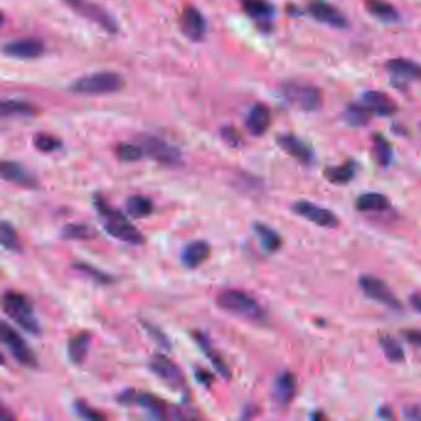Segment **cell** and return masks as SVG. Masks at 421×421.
<instances>
[{"label":"cell","mask_w":421,"mask_h":421,"mask_svg":"<svg viewBox=\"0 0 421 421\" xmlns=\"http://www.w3.org/2000/svg\"><path fill=\"white\" fill-rule=\"evenodd\" d=\"M210 252H212V249L208 242L203 240H196V241L190 242L184 247L182 255H181V260H182L184 267L190 269H198L208 260Z\"/></svg>","instance_id":"21"},{"label":"cell","mask_w":421,"mask_h":421,"mask_svg":"<svg viewBox=\"0 0 421 421\" xmlns=\"http://www.w3.org/2000/svg\"><path fill=\"white\" fill-rule=\"evenodd\" d=\"M140 146L142 147L144 152L151 159L157 161L159 163L168 167H177L182 165V153L178 150L177 147L172 146L171 144L166 142L165 140L145 135L140 137Z\"/></svg>","instance_id":"6"},{"label":"cell","mask_w":421,"mask_h":421,"mask_svg":"<svg viewBox=\"0 0 421 421\" xmlns=\"http://www.w3.org/2000/svg\"><path fill=\"white\" fill-rule=\"evenodd\" d=\"M150 369L159 379H162L173 389H181L184 385V376L182 369L162 354H155L150 360Z\"/></svg>","instance_id":"11"},{"label":"cell","mask_w":421,"mask_h":421,"mask_svg":"<svg viewBox=\"0 0 421 421\" xmlns=\"http://www.w3.org/2000/svg\"><path fill=\"white\" fill-rule=\"evenodd\" d=\"M373 153L376 161L382 167H388L393 159V148L391 142L385 139L382 134L373 136Z\"/></svg>","instance_id":"33"},{"label":"cell","mask_w":421,"mask_h":421,"mask_svg":"<svg viewBox=\"0 0 421 421\" xmlns=\"http://www.w3.org/2000/svg\"><path fill=\"white\" fill-rule=\"evenodd\" d=\"M193 337H194V341L196 342V345L201 348L204 354L208 357L214 368L219 372L220 376L224 377V378H229L230 377L229 367L226 366L225 361L223 360V357L215 351V348H213V345H212V342L209 340L208 336L203 334L202 331H196L193 334Z\"/></svg>","instance_id":"24"},{"label":"cell","mask_w":421,"mask_h":421,"mask_svg":"<svg viewBox=\"0 0 421 421\" xmlns=\"http://www.w3.org/2000/svg\"><path fill=\"white\" fill-rule=\"evenodd\" d=\"M216 304L221 310L250 321L261 323L266 320V312L262 306L256 298L244 291H224L216 297Z\"/></svg>","instance_id":"2"},{"label":"cell","mask_w":421,"mask_h":421,"mask_svg":"<svg viewBox=\"0 0 421 421\" xmlns=\"http://www.w3.org/2000/svg\"><path fill=\"white\" fill-rule=\"evenodd\" d=\"M126 210L130 216L142 219L153 213V203L145 196H131L126 201Z\"/></svg>","instance_id":"31"},{"label":"cell","mask_w":421,"mask_h":421,"mask_svg":"<svg viewBox=\"0 0 421 421\" xmlns=\"http://www.w3.org/2000/svg\"><path fill=\"white\" fill-rule=\"evenodd\" d=\"M297 391V378L293 373L283 372L275 379L273 387V398L275 403L287 407L293 400Z\"/></svg>","instance_id":"23"},{"label":"cell","mask_w":421,"mask_h":421,"mask_svg":"<svg viewBox=\"0 0 421 421\" xmlns=\"http://www.w3.org/2000/svg\"><path fill=\"white\" fill-rule=\"evenodd\" d=\"M63 1L80 14L83 18L98 24L100 27H103L110 34H116L119 30L115 19L113 18L109 12H106L103 8L94 4L92 1H88V0H63Z\"/></svg>","instance_id":"9"},{"label":"cell","mask_w":421,"mask_h":421,"mask_svg":"<svg viewBox=\"0 0 421 421\" xmlns=\"http://www.w3.org/2000/svg\"><path fill=\"white\" fill-rule=\"evenodd\" d=\"M0 335H1V341L9 350L14 360L20 363L21 366L29 367V368L37 367L36 354H34V351L29 348V345L26 343L24 339L5 321L1 323Z\"/></svg>","instance_id":"7"},{"label":"cell","mask_w":421,"mask_h":421,"mask_svg":"<svg viewBox=\"0 0 421 421\" xmlns=\"http://www.w3.org/2000/svg\"><path fill=\"white\" fill-rule=\"evenodd\" d=\"M125 80L115 72H97L88 74L76 80L71 86V92L83 95H103L120 92Z\"/></svg>","instance_id":"4"},{"label":"cell","mask_w":421,"mask_h":421,"mask_svg":"<svg viewBox=\"0 0 421 421\" xmlns=\"http://www.w3.org/2000/svg\"><path fill=\"white\" fill-rule=\"evenodd\" d=\"M145 329L148 331V334L152 336L153 339H155V340L157 341V343H159L162 348H171V342L168 340V337H167L162 331H159L157 328H155V326L150 325V323H145Z\"/></svg>","instance_id":"42"},{"label":"cell","mask_w":421,"mask_h":421,"mask_svg":"<svg viewBox=\"0 0 421 421\" xmlns=\"http://www.w3.org/2000/svg\"><path fill=\"white\" fill-rule=\"evenodd\" d=\"M360 288L368 298L378 301L383 306L391 309H400L402 303L398 299L396 294L391 292V288L385 284V281L379 280L373 275H362L359 281Z\"/></svg>","instance_id":"10"},{"label":"cell","mask_w":421,"mask_h":421,"mask_svg":"<svg viewBox=\"0 0 421 421\" xmlns=\"http://www.w3.org/2000/svg\"><path fill=\"white\" fill-rule=\"evenodd\" d=\"M294 213L310 221L312 224L326 229L337 227L340 221L335 214L329 209L319 207L315 203L298 201L293 204Z\"/></svg>","instance_id":"12"},{"label":"cell","mask_w":421,"mask_h":421,"mask_svg":"<svg viewBox=\"0 0 421 421\" xmlns=\"http://www.w3.org/2000/svg\"><path fill=\"white\" fill-rule=\"evenodd\" d=\"M1 177L9 183L15 184L27 190H35L38 187L36 177L27 171L24 166L12 162V161H3L1 167Z\"/></svg>","instance_id":"15"},{"label":"cell","mask_w":421,"mask_h":421,"mask_svg":"<svg viewBox=\"0 0 421 421\" xmlns=\"http://www.w3.org/2000/svg\"><path fill=\"white\" fill-rule=\"evenodd\" d=\"M362 103L376 115L391 116L398 111L396 100L387 93L379 91H368L362 95Z\"/></svg>","instance_id":"18"},{"label":"cell","mask_w":421,"mask_h":421,"mask_svg":"<svg viewBox=\"0 0 421 421\" xmlns=\"http://www.w3.org/2000/svg\"><path fill=\"white\" fill-rule=\"evenodd\" d=\"M411 304L413 306L416 308L418 312H421V295L420 294H414V295H411Z\"/></svg>","instance_id":"46"},{"label":"cell","mask_w":421,"mask_h":421,"mask_svg":"<svg viewBox=\"0 0 421 421\" xmlns=\"http://www.w3.org/2000/svg\"><path fill=\"white\" fill-rule=\"evenodd\" d=\"M34 146L40 152L51 153L58 151L62 147L61 141L47 134H37L34 137Z\"/></svg>","instance_id":"38"},{"label":"cell","mask_w":421,"mask_h":421,"mask_svg":"<svg viewBox=\"0 0 421 421\" xmlns=\"http://www.w3.org/2000/svg\"><path fill=\"white\" fill-rule=\"evenodd\" d=\"M379 416L380 418H383V419H393L394 418V413H393V410L391 408H382V409L379 410Z\"/></svg>","instance_id":"47"},{"label":"cell","mask_w":421,"mask_h":421,"mask_svg":"<svg viewBox=\"0 0 421 421\" xmlns=\"http://www.w3.org/2000/svg\"><path fill=\"white\" fill-rule=\"evenodd\" d=\"M404 336H405V339L410 343L416 345L418 348H421V331H419V330H409V331L404 332Z\"/></svg>","instance_id":"44"},{"label":"cell","mask_w":421,"mask_h":421,"mask_svg":"<svg viewBox=\"0 0 421 421\" xmlns=\"http://www.w3.org/2000/svg\"><path fill=\"white\" fill-rule=\"evenodd\" d=\"M0 240H1V246L5 250L15 252V253L23 252V244H21V240L19 238L18 232L14 229V226L8 221H1Z\"/></svg>","instance_id":"32"},{"label":"cell","mask_w":421,"mask_h":421,"mask_svg":"<svg viewBox=\"0 0 421 421\" xmlns=\"http://www.w3.org/2000/svg\"><path fill=\"white\" fill-rule=\"evenodd\" d=\"M3 52L12 58L34 60L43 55L45 45L35 38H23L4 45Z\"/></svg>","instance_id":"17"},{"label":"cell","mask_w":421,"mask_h":421,"mask_svg":"<svg viewBox=\"0 0 421 421\" xmlns=\"http://www.w3.org/2000/svg\"><path fill=\"white\" fill-rule=\"evenodd\" d=\"M116 400L122 405H137L142 409L146 410L147 413L155 419L168 418V409L163 400L150 393H140L134 389H126L117 396Z\"/></svg>","instance_id":"8"},{"label":"cell","mask_w":421,"mask_h":421,"mask_svg":"<svg viewBox=\"0 0 421 421\" xmlns=\"http://www.w3.org/2000/svg\"><path fill=\"white\" fill-rule=\"evenodd\" d=\"M272 122L271 110L263 103H256L251 108L249 115L246 117V128L253 136H262L269 130Z\"/></svg>","instance_id":"20"},{"label":"cell","mask_w":421,"mask_h":421,"mask_svg":"<svg viewBox=\"0 0 421 421\" xmlns=\"http://www.w3.org/2000/svg\"><path fill=\"white\" fill-rule=\"evenodd\" d=\"M179 27L192 41H202L207 32L205 19L194 6H187L181 12Z\"/></svg>","instance_id":"13"},{"label":"cell","mask_w":421,"mask_h":421,"mask_svg":"<svg viewBox=\"0 0 421 421\" xmlns=\"http://www.w3.org/2000/svg\"><path fill=\"white\" fill-rule=\"evenodd\" d=\"M403 414L409 420H421V405H407Z\"/></svg>","instance_id":"43"},{"label":"cell","mask_w":421,"mask_h":421,"mask_svg":"<svg viewBox=\"0 0 421 421\" xmlns=\"http://www.w3.org/2000/svg\"><path fill=\"white\" fill-rule=\"evenodd\" d=\"M385 69L402 82L421 80V66L408 58H391L385 63Z\"/></svg>","instance_id":"19"},{"label":"cell","mask_w":421,"mask_h":421,"mask_svg":"<svg viewBox=\"0 0 421 421\" xmlns=\"http://www.w3.org/2000/svg\"><path fill=\"white\" fill-rule=\"evenodd\" d=\"M359 171V165L354 161H348L345 163L335 167H328L323 171V176L330 183L336 185H345L354 179L356 173Z\"/></svg>","instance_id":"26"},{"label":"cell","mask_w":421,"mask_h":421,"mask_svg":"<svg viewBox=\"0 0 421 421\" xmlns=\"http://www.w3.org/2000/svg\"><path fill=\"white\" fill-rule=\"evenodd\" d=\"M37 109L32 104L21 100H3L0 105V114L3 117L6 116H34Z\"/></svg>","instance_id":"34"},{"label":"cell","mask_w":421,"mask_h":421,"mask_svg":"<svg viewBox=\"0 0 421 421\" xmlns=\"http://www.w3.org/2000/svg\"><path fill=\"white\" fill-rule=\"evenodd\" d=\"M3 310L14 323L31 335H38L40 323L30 300L24 294L8 291L3 295Z\"/></svg>","instance_id":"3"},{"label":"cell","mask_w":421,"mask_h":421,"mask_svg":"<svg viewBox=\"0 0 421 421\" xmlns=\"http://www.w3.org/2000/svg\"><path fill=\"white\" fill-rule=\"evenodd\" d=\"M74 269H77L80 273L89 277L91 280L97 282L99 284H111L114 282V278L111 275L105 273L103 271L92 266L91 263L74 262Z\"/></svg>","instance_id":"37"},{"label":"cell","mask_w":421,"mask_h":421,"mask_svg":"<svg viewBox=\"0 0 421 421\" xmlns=\"http://www.w3.org/2000/svg\"><path fill=\"white\" fill-rule=\"evenodd\" d=\"M221 137L229 146L238 147L241 145V136L234 128H224L221 130Z\"/></svg>","instance_id":"41"},{"label":"cell","mask_w":421,"mask_h":421,"mask_svg":"<svg viewBox=\"0 0 421 421\" xmlns=\"http://www.w3.org/2000/svg\"><path fill=\"white\" fill-rule=\"evenodd\" d=\"M389 199L380 193H365L356 201V208L362 213H379L389 209Z\"/></svg>","instance_id":"27"},{"label":"cell","mask_w":421,"mask_h":421,"mask_svg":"<svg viewBox=\"0 0 421 421\" xmlns=\"http://www.w3.org/2000/svg\"><path fill=\"white\" fill-rule=\"evenodd\" d=\"M373 113L363 103H351L343 111V119L350 126L361 128L371 122Z\"/></svg>","instance_id":"30"},{"label":"cell","mask_w":421,"mask_h":421,"mask_svg":"<svg viewBox=\"0 0 421 421\" xmlns=\"http://www.w3.org/2000/svg\"><path fill=\"white\" fill-rule=\"evenodd\" d=\"M365 6L373 18L385 24H396L400 20L397 9L385 0H366Z\"/></svg>","instance_id":"25"},{"label":"cell","mask_w":421,"mask_h":421,"mask_svg":"<svg viewBox=\"0 0 421 421\" xmlns=\"http://www.w3.org/2000/svg\"><path fill=\"white\" fill-rule=\"evenodd\" d=\"M91 343V334L80 332L68 341V357L74 365H82L88 354Z\"/></svg>","instance_id":"28"},{"label":"cell","mask_w":421,"mask_h":421,"mask_svg":"<svg viewBox=\"0 0 421 421\" xmlns=\"http://www.w3.org/2000/svg\"><path fill=\"white\" fill-rule=\"evenodd\" d=\"M379 345L383 350L387 360L393 363L403 362L404 350L396 339H393L391 336L382 335L379 337Z\"/></svg>","instance_id":"35"},{"label":"cell","mask_w":421,"mask_h":421,"mask_svg":"<svg viewBox=\"0 0 421 421\" xmlns=\"http://www.w3.org/2000/svg\"><path fill=\"white\" fill-rule=\"evenodd\" d=\"M93 203L103 220L105 231L108 232L111 238L134 246L144 244L145 236L142 235V232L133 225L120 210L113 208L102 196H95Z\"/></svg>","instance_id":"1"},{"label":"cell","mask_w":421,"mask_h":421,"mask_svg":"<svg viewBox=\"0 0 421 421\" xmlns=\"http://www.w3.org/2000/svg\"><path fill=\"white\" fill-rule=\"evenodd\" d=\"M277 144L284 152L288 153L291 157L297 159L301 165L309 166L314 162V152L312 147L306 142L300 140L295 135H280L277 137Z\"/></svg>","instance_id":"14"},{"label":"cell","mask_w":421,"mask_h":421,"mask_svg":"<svg viewBox=\"0 0 421 421\" xmlns=\"http://www.w3.org/2000/svg\"><path fill=\"white\" fill-rule=\"evenodd\" d=\"M116 155L124 162H136L142 159L145 152L142 147L134 144H120L116 147Z\"/></svg>","instance_id":"39"},{"label":"cell","mask_w":421,"mask_h":421,"mask_svg":"<svg viewBox=\"0 0 421 421\" xmlns=\"http://www.w3.org/2000/svg\"><path fill=\"white\" fill-rule=\"evenodd\" d=\"M281 93L289 104L308 113L317 111L323 103L320 89L306 83L288 82L281 87Z\"/></svg>","instance_id":"5"},{"label":"cell","mask_w":421,"mask_h":421,"mask_svg":"<svg viewBox=\"0 0 421 421\" xmlns=\"http://www.w3.org/2000/svg\"><path fill=\"white\" fill-rule=\"evenodd\" d=\"M308 12L321 24L329 25L336 29L348 27V19L343 16V14L335 6L330 5L325 1H312L308 6Z\"/></svg>","instance_id":"16"},{"label":"cell","mask_w":421,"mask_h":421,"mask_svg":"<svg viewBox=\"0 0 421 421\" xmlns=\"http://www.w3.org/2000/svg\"><path fill=\"white\" fill-rule=\"evenodd\" d=\"M61 236L65 240H89V238L95 236V230L92 226L87 225V224H68L65 226L61 230Z\"/></svg>","instance_id":"36"},{"label":"cell","mask_w":421,"mask_h":421,"mask_svg":"<svg viewBox=\"0 0 421 421\" xmlns=\"http://www.w3.org/2000/svg\"><path fill=\"white\" fill-rule=\"evenodd\" d=\"M196 378L201 380V383H204V385H208V383H212V380H213V376H210L208 372H205V371H196Z\"/></svg>","instance_id":"45"},{"label":"cell","mask_w":421,"mask_h":421,"mask_svg":"<svg viewBox=\"0 0 421 421\" xmlns=\"http://www.w3.org/2000/svg\"><path fill=\"white\" fill-rule=\"evenodd\" d=\"M74 410L76 413L86 419V420H104L105 416L98 411V410L94 409L91 405L84 402V400H76L73 404Z\"/></svg>","instance_id":"40"},{"label":"cell","mask_w":421,"mask_h":421,"mask_svg":"<svg viewBox=\"0 0 421 421\" xmlns=\"http://www.w3.org/2000/svg\"><path fill=\"white\" fill-rule=\"evenodd\" d=\"M253 230L260 240V244L262 246L263 250L266 252L273 253L281 249L282 238L280 234L273 230L271 226L266 225L263 223H256L253 225Z\"/></svg>","instance_id":"29"},{"label":"cell","mask_w":421,"mask_h":421,"mask_svg":"<svg viewBox=\"0 0 421 421\" xmlns=\"http://www.w3.org/2000/svg\"><path fill=\"white\" fill-rule=\"evenodd\" d=\"M244 12L253 21L263 26H269L275 18V6L267 0H240Z\"/></svg>","instance_id":"22"}]
</instances>
